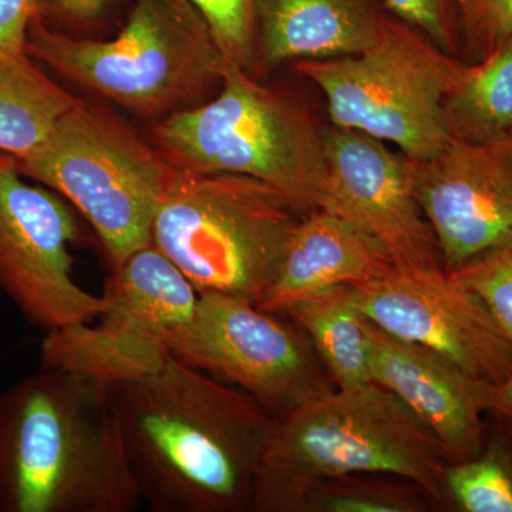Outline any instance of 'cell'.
Returning a JSON list of instances; mask_svg holds the SVG:
<instances>
[{"mask_svg": "<svg viewBox=\"0 0 512 512\" xmlns=\"http://www.w3.org/2000/svg\"><path fill=\"white\" fill-rule=\"evenodd\" d=\"M406 161L446 271L512 234V130L480 143L450 138L429 160Z\"/></svg>", "mask_w": 512, "mask_h": 512, "instance_id": "13", "label": "cell"}, {"mask_svg": "<svg viewBox=\"0 0 512 512\" xmlns=\"http://www.w3.org/2000/svg\"><path fill=\"white\" fill-rule=\"evenodd\" d=\"M293 69L319 87L330 124L393 144L412 160H429L450 140L444 100L467 63L387 12L365 52L298 60Z\"/></svg>", "mask_w": 512, "mask_h": 512, "instance_id": "8", "label": "cell"}, {"mask_svg": "<svg viewBox=\"0 0 512 512\" xmlns=\"http://www.w3.org/2000/svg\"><path fill=\"white\" fill-rule=\"evenodd\" d=\"M386 13L382 0H259L258 62L272 69L365 52Z\"/></svg>", "mask_w": 512, "mask_h": 512, "instance_id": "17", "label": "cell"}, {"mask_svg": "<svg viewBox=\"0 0 512 512\" xmlns=\"http://www.w3.org/2000/svg\"><path fill=\"white\" fill-rule=\"evenodd\" d=\"M18 164L26 178L86 218L111 269L151 244L154 218L177 174L153 141L107 107L82 99Z\"/></svg>", "mask_w": 512, "mask_h": 512, "instance_id": "6", "label": "cell"}, {"mask_svg": "<svg viewBox=\"0 0 512 512\" xmlns=\"http://www.w3.org/2000/svg\"><path fill=\"white\" fill-rule=\"evenodd\" d=\"M387 12L413 26L448 55L458 57L456 2L454 0H382Z\"/></svg>", "mask_w": 512, "mask_h": 512, "instance_id": "26", "label": "cell"}, {"mask_svg": "<svg viewBox=\"0 0 512 512\" xmlns=\"http://www.w3.org/2000/svg\"><path fill=\"white\" fill-rule=\"evenodd\" d=\"M448 272L476 293L512 342V234Z\"/></svg>", "mask_w": 512, "mask_h": 512, "instance_id": "23", "label": "cell"}, {"mask_svg": "<svg viewBox=\"0 0 512 512\" xmlns=\"http://www.w3.org/2000/svg\"><path fill=\"white\" fill-rule=\"evenodd\" d=\"M302 217L281 192L255 178L177 170L154 218L151 244L198 293L259 305Z\"/></svg>", "mask_w": 512, "mask_h": 512, "instance_id": "7", "label": "cell"}, {"mask_svg": "<svg viewBox=\"0 0 512 512\" xmlns=\"http://www.w3.org/2000/svg\"><path fill=\"white\" fill-rule=\"evenodd\" d=\"M63 13L76 20L96 18L109 0H55Z\"/></svg>", "mask_w": 512, "mask_h": 512, "instance_id": "29", "label": "cell"}, {"mask_svg": "<svg viewBox=\"0 0 512 512\" xmlns=\"http://www.w3.org/2000/svg\"><path fill=\"white\" fill-rule=\"evenodd\" d=\"M171 356L237 384L275 417L336 389L295 322L288 325L227 293H200L190 322L171 343Z\"/></svg>", "mask_w": 512, "mask_h": 512, "instance_id": "10", "label": "cell"}, {"mask_svg": "<svg viewBox=\"0 0 512 512\" xmlns=\"http://www.w3.org/2000/svg\"><path fill=\"white\" fill-rule=\"evenodd\" d=\"M229 63L252 73L258 62L259 0H190Z\"/></svg>", "mask_w": 512, "mask_h": 512, "instance_id": "24", "label": "cell"}, {"mask_svg": "<svg viewBox=\"0 0 512 512\" xmlns=\"http://www.w3.org/2000/svg\"><path fill=\"white\" fill-rule=\"evenodd\" d=\"M111 271L100 322L47 332L40 367L110 386L153 375L170 359L171 343L190 322L200 293L153 244Z\"/></svg>", "mask_w": 512, "mask_h": 512, "instance_id": "9", "label": "cell"}, {"mask_svg": "<svg viewBox=\"0 0 512 512\" xmlns=\"http://www.w3.org/2000/svg\"><path fill=\"white\" fill-rule=\"evenodd\" d=\"M448 464L440 441L396 394L375 382L336 387L274 417L252 510L301 512L318 481L349 474L402 478L443 507Z\"/></svg>", "mask_w": 512, "mask_h": 512, "instance_id": "3", "label": "cell"}, {"mask_svg": "<svg viewBox=\"0 0 512 512\" xmlns=\"http://www.w3.org/2000/svg\"><path fill=\"white\" fill-rule=\"evenodd\" d=\"M349 474L313 485L301 512H424L433 507L427 494L410 481Z\"/></svg>", "mask_w": 512, "mask_h": 512, "instance_id": "22", "label": "cell"}, {"mask_svg": "<svg viewBox=\"0 0 512 512\" xmlns=\"http://www.w3.org/2000/svg\"><path fill=\"white\" fill-rule=\"evenodd\" d=\"M311 339L313 349L338 389L373 383L369 338L350 286L315 293L286 309Z\"/></svg>", "mask_w": 512, "mask_h": 512, "instance_id": "18", "label": "cell"}, {"mask_svg": "<svg viewBox=\"0 0 512 512\" xmlns=\"http://www.w3.org/2000/svg\"><path fill=\"white\" fill-rule=\"evenodd\" d=\"M350 289L362 316L390 335L434 350L494 386L511 376V340L476 293L446 269L399 265Z\"/></svg>", "mask_w": 512, "mask_h": 512, "instance_id": "12", "label": "cell"}, {"mask_svg": "<svg viewBox=\"0 0 512 512\" xmlns=\"http://www.w3.org/2000/svg\"><path fill=\"white\" fill-rule=\"evenodd\" d=\"M444 124L454 140H494L512 130V37L466 73L444 100Z\"/></svg>", "mask_w": 512, "mask_h": 512, "instance_id": "20", "label": "cell"}, {"mask_svg": "<svg viewBox=\"0 0 512 512\" xmlns=\"http://www.w3.org/2000/svg\"><path fill=\"white\" fill-rule=\"evenodd\" d=\"M397 266L380 242L352 222L325 210L311 212L293 229L278 275L258 308L284 315L315 293L379 281Z\"/></svg>", "mask_w": 512, "mask_h": 512, "instance_id": "16", "label": "cell"}, {"mask_svg": "<svg viewBox=\"0 0 512 512\" xmlns=\"http://www.w3.org/2000/svg\"><path fill=\"white\" fill-rule=\"evenodd\" d=\"M141 501L154 512L252 510L274 414L241 389L171 356L109 386Z\"/></svg>", "mask_w": 512, "mask_h": 512, "instance_id": "1", "label": "cell"}, {"mask_svg": "<svg viewBox=\"0 0 512 512\" xmlns=\"http://www.w3.org/2000/svg\"><path fill=\"white\" fill-rule=\"evenodd\" d=\"M141 504L109 386L40 367L0 394V512Z\"/></svg>", "mask_w": 512, "mask_h": 512, "instance_id": "2", "label": "cell"}, {"mask_svg": "<svg viewBox=\"0 0 512 512\" xmlns=\"http://www.w3.org/2000/svg\"><path fill=\"white\" fill-rule=\"evenodd\" d=\"M328 190L322 210L352 222L403 266L444 268L439 242L414 197L406 157L360 131L325 128Z\"/></svg>", "mask_w": 512, "mask_h": 512, "instance_id": "14", "label": "cell"}, {"mask_svg": "<svg viewBox=\"0 0 512 512\" xmlns=\"http://www.w3.org/2000/svg\"><path fill=\"white\" fill-rule=\"evenodd\" d=\"M77 235L66 200L28 183L18 160L0 153V291L46 332L89 322L106 308L103 295L74 279L70 247Z\"/></svg>", "mask_w": 512, "mask_h": 512, "instance_id": "11", "label": "cell"}, {"mask_svg": "<svg viewBox=\"0 0 512 512\" xmlns=\"http://www.w3.org/2000/svg\"><path fill=\"white\" fill-rule=\"evenodd\" d=\"M39 0H0V57L26 52V37L37 19Z\"/></svg>", "mask_w": 512, "mask_h": 512, "instance_id": "27", "label": "cell"}, {"mask_svg": "<svg viewBox=\"0 0 512 512\" xmlns=\"http://www.w3.org/2000/svg\"><path fill=\"white\" fill-rule=\"evenodd\" d=\"M460 53L467 64L484 62L512 37V0H454Z\"/></svg>", "mask_w": 512, "mask_h": 512, "instance_id": "25", "label": "cell"}, {"mask_svg": "<svg viewBox=\"0 0 512 512\" xmlns=\"http://www.w3.org/2000/svg\"><path fill=\"white\" fill-rule=\"evenodd\" d=\"M26 52L67 82L154 123L214 97L229 63L190 0H138L110 40L63 35L36 19Z\"/></svg>", "mask_w": 512, "mask_h": 512, "instance_id": "4", "label": "cell"}, {"mask_svg": "<svg viewBox=\"0 0 512 512\" xmlns=\"http://www.w3.org/2000/svg\"><path fill=\"white\" fill-rule=\"evenodd\" d=\"M494 419L477 457L448 464V497L461 511L512 512V421Z\"/></svg>", "mask_w": 512, "mask_h": 512, "instance_id": "21", "label": "cell"}, {"mask_svg": "<svg viewBox=\"0 0 512 512\" xmlns=\"http://www.w3.org/2000/svg\"><path fill=\"white\" fill-rule=\"evenodd\" d=\"M488 414L498 419L512 421V373L505 382L491 389Z\"/></svg>", "mask_w": 512, "mask_h": 512, "instance_id": "28", "label": "cell"}, {"mask_svg": "<svg viewBox=\"0 0 512 512\" xmlns=\"http://www.w3.org/2000/svg\"><path fill=\"white\" fill-rule=\"evenodd\" d=\"M325 128L301 103L228 63L217 94L154 123L151 141L177 170L247 175L305 217L322 210L328 190Z\"/></svg>", "mask_w": 512, "mask_h": 512, "instance_id": "5", "label": "cell"}, {"mask_svg": "<svg viewBox=\"0 0 512 512\" xmlns=\"http://www.w3.org/2000/svg\"><path fill=\"white\" fill-rule=\"evenodd\" d=\"M365 320L373 382L396 394L440 441L448 463L473 460L483 450L491 389L456 363L390 335Z\"/></svg>", "mask_w": 512, "mask_h": 512, "instance_id": "15", "label": "cell"}, {"mask_svg": "<svg viewBox=\"0 0 512 512\" xmlns=\"http://www.w3.org/2000/svg\"><path fill=\"white\" fill-rule=\"evenodd\" d=\"M77 99L28 52L0 57V153L28 156Z\"/></svg>", "mask_w": 512, "mask_h": 512, "instance_id": "19", "label": "cell"}]
</instances>
